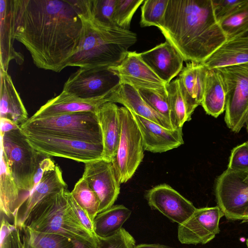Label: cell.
I'll use <instances>...</instances> for the list:
<instances>
[{
	"instance_id": "cell-1",
	"label": "cell",
	"mask_w": 248,
	"mask_h": 248,
	"mask_svg": "<svg viewBox=\"0 0 248 248\" xmlns=\"http://www.w3.org/2000/svg\"><path fill=\"white\" fill-rule=\"evenodd\" d=\"M15 39L33 63L60 72L68 66L80 42L81 0H12Z\"/></svg>"
},
{
	"instance_id": "cell-2",
	"label": "cell",
	"mask_w": 248,
	"mask_h": 248,
	"mask_svg": "<svg viewBox=\"0 0 248 248\" xmlns=\"http://www.w3.org/2000/svg\"><path fill=\"white\" fill-rule=\"evenodd\" d=\"M157 28L186 61L202 63L227 39L212 0H169Z\"/></svg>"
},
{
	"instance_id": "cell-3",
	"label": "cell",
	"mask_w": 248,
	"mask_h": 248,
	"mask_svg": "<svg viewBox=\"0 0 248 248\" xmlns=\"http://www.w3.org/2000/svg\"><path fill=\"white\" fill-rule=\"evenodd\" d=\"M82 24L80 42L68 66L110 68L119 64L137 41L130 30L106 24L96 18L81 0L79 15Z\"/></svg>"
},
{
	"instance_id": "cell-4",
	"label": "cell",
	"mask_w": 248,
	"mask_h": 248,
	"mask_svg": "<svg viewBox=\"0 0 248 248\" xmlns=\"http://www.w3.org/2000/svg\"><path fill=\"white\" fill-rule=\"evenodd\" d=\"M66 189L44 200L32 212L24 226L69 239L98 237L90 233L69 206L65 197Z\"/></svg>"
},
{
	"instance_id": "cell-5",
	"label": "cell",
	"mask_w": 248,
	"mask_h": 248,
	"mask_svg": "<svg viewBox=\"0 0 248 248\" xmlns=\"http://www.w3.org/2000/svg\"><path fill=\"white\" fill-rule=\"evenodd\" d=\"M0 138L1 150L20 190L22 205L32 189L33 177L40 162L47 156L31 145L20 128L5 133Z\"/></svg>"
},
{
	"instance_id": "cell-6",
	"label": "cell",
	"mask_w": 248,
	"mask_h": 248,
	"mask_svg": "<svg viewBox=\"0 0 248 248\" xmlns=\"http://www.w3.org/2000/svg\"><path fill=\"white\" fill-rule=\"evenodd\" d=\"M20 127L22 131L103 144L101 130L96 112H80L35 119L29 118Z\"/></svg>"
},
{
	"instance_id": "cell-7",
	"label": "cell",
	"mask_w": 248,
	"mask_h": 248,
	"mask_svg": "<svg viewBox=\"0 0 248 248\" xmlns=\"http://www.w3.org/2000/svg\"><path fill=\"white\" fill-rule=\"evenodd\" d=\"M121 133L117 154L112 161L119 184L127 182L134 174L144 157L140 132L132 113L119 107Z\"/></svg>"
},
{
	"instance_id": "cell-8",
	"label": "cell",
	"mask_w": 248,
	"mask_h": 248,
	"mask_svg": "<svg viewBox=\"0 0 248 248\" xmlns=\"http://www.w3.org/2000/svg\"><path fill=\"white\" fill-rule=\"evenodd\" d=\"M216 69L226 88L225 123L232 131L238 133L248 118V63Z\"/></svg>"
},
{
	"instance_id": "cell-9",
	"label": "cell",
	"mask_w": 248,
	"mask_h": 248,
	"mask_svg": "<svg viewBox=\"0 0 248 248\" xmlns=\"http://www.w3.org/2000/svg\"><path fill=\"white\" fill-rule=\"evenodd\" d=\"M22 131L31 145L47 156L62 157L84 163L103 159V144L41 133Z\"/></svg>"
},
{
	"instance_id": "cell-10",
	"label": "cell",
	"mask_w": 248,
	"mask_h": 248,
	"mask_svg": "<svg viewBox=\"0 0 248 248\" xmlns=\"http://www.w3.org/2000/svg\"><path fill=\"white\" fill-rule=\"evenodd\" d=\"M248 172L227 169L217 179L215 196L217 204L229 220H242L248 206Z\"/></svg>"
},
{
	"instance_id": "cell-11",
	"label": "cell",
	"mask_w": 248,
	"mask_h": 248,
	"mask_svg": "<svg viewBox=\"0 0 248 248\" xmlns=\"http://www.w3.org/2000/svg\"><path fill=\"white\" fill-rule=\"evenodd\" d=\"M121 84L119 76L109 68H79L65 82L63 91L83 98L110 94Z\"/></svg>"
},
{
	"instance_id": "cell-12",
	"label": "cell",
	"mask_w": 248,
	"mask_h": 248,
	"mask_svg": "<svg viewBox=\"0 0 248 248\" xmlns=\"http://www.w3.org/2000/svg\"><path fill=\"white\" fill-rule=\"evenodd\" d=\"M223 216L218 206L196 208L186 221L178 225V240L187 245L209 242L219 232V221Z\"/></svg>"
},
{
	"instance_id": "cell-13",
	"label": "cell",
	"mask_w": 248,
	"mask_h": 248,
	"mask_svg": "<svg viewBox=\"0 0 248 248\" xmlns=\"http://www.w3.org/2000/svg\"><path fill=\"white\" fill-rule=\"evenodd\" d=\"M84 164L82 178L87 181L100 201L99 213L113 205L120 193V185L111 161L101 159Z\"/></svg>"
},
{
	"instance_id": "cell-14",
	"label": "cell",
	"mask_w": 248,
	"mask_h": 248,
	"mask_svg": "<svg viewBox=\"0 0 248 248\" xmlns=\"http://www.w3.org/2000/svg\"><path fill=\"white\" fill-rule=\"evenodd\" d=\"M145 198L151 209L158 211L179 225L186 221L196 209L191 202L166 184L149 190Z\"/></svg>"
},
{
	"instance_id": "cell-15",
	"label": "cell",
	"mask_w": 248,
	"mask_h": 248,
	"mask_svg": "<svg viewBox=\"0 0 248 248\" xmlns=\"http://www.w3.org/2000/svg\"><path fill=\"white\" fill-rule=\"evenodd\" d=\"M120 78L121 84H127L138 89H161L163 82L142 60L140 53L128 51L122 62L110 67Z\"/></svg>"
},
{
	"instance_id": "cell-16",
	"label": "cell",
	"mask_w": 248,
	"mask_h": 248,
	"mask_svg": "<svg viewBox=\"0 0 248 248\" xmlns=\"http://www.w3.org/2000/svg\"><path fill=\"white\" fill-rule=\"evenodd\" d=\"M60 167H55L45 173L39 183L32 189L28 197L16 213L13 224L23 227L33 210L49 196L67 189Z\"/></svg>"
},
{
	"instance_id": "cell-17",
	"label": "cell",
	"mask_w": 248,
	"mask_h": 248,
	"mask_svg": "<svg viewBox=\"0 0 248 248\" xmlns=\"http://www.w3.org/2000/svg\"><path fill=\"white\" fill-rule=\"evenodd\" d=\"M132 114L141 135L144 150L161 153L184 144L182 127L167 129L154 122Z\"/></svg>"
},
{
	"instance_id": "cell-18",
	"label": "cell",
	"mask_w": 248,
	"mask_h": 248,
	"mask_svg": "<svg viewBox=\"0 0 248 248\" xmlns=\"http://www.w3.org/2000/svg\"><path fill=\"white\" fill-rule=\"evenodd\" d=\"M110 94L99 98L87 99L62 91L59 95L48 100L29 119L80 112H96L102 105L109 102Z\"/></svg>"
},
{
	"instance_id": "cell-19",
	"label": "cell",
	"mask_w": 248,
	"mask_h": 248,
	"mask_svg": "<svg viewBox=\"0 0 248 248\" xmlns=\"http://www.w3.org/2000/svg\"><path fill=\"white\" fill-rule=\"evenodd\" d=\"M140 56L144 62L166 84L179 74L183 68V58L167 41L140 53Z\"/></svg>"
},
{
	"instance_id": "cell-20",
	"label": "cell",
	"mask_w": 248,
	"mask_h": 248,
	"mask_svg": "<svg viewBox=\"0 0 248 248\" xmlns=\"http://www.w3.org/2000/svg\"><path fill=\"white\" fill-rule=\"evenodd\" d=\"M208 69L202 63H186L179 74L180 90L185 100L188 117L201 105Z\"/></svg>"
},
{
	"instance_id": "cell-21",
	"label": "cell",
	"mask_w": 248,
	"mask_h": 248,
	"mask_svg": "<svg viewBox=\"0 0 248 248\" xmlns=\"http://www.w3.org/2000/svg\"><path fill=\"white\" fill-rule=\"evenodd\" d=\"M101 130L103 159L112 162L117 152L121 133L119 107L111 102L102 105L96 112Z\"/></svg>"
},
{
	"instance_id": "cell-22",
	"label": "cell",
	"mask_w": 248,
	"mask_h": 248,
	"mask_svg": "<svg viewBox=\"0 0 248 248\" xmlns=\"http://www.w3.org/2000/svg\"><path fill=\"white\" fill-rule=\"evenodd\" d=\"M109 102L120 103L132 113L167 129L177 128L165 117L152 108L141 97L138 90L129 84H121L111 93Z\"/></svg>"
},
{
	"instance_id": "cell-23",
	"label": "cell",
	"mask_w": 248,
	"mask_h": 248,
	"mask_svg": "<svg viewBox=\"0 0 248 248\" xmlns=\"http://www.w3.org/2000/svg\"><path fill=\"white\" fill-rule=\"evenodd\" d=\"M202 63L209 70L248 63V32L227 39Z\"/></svg>"
},
{
	"instance_id": "cell-24",
	"label": "cell",
	"mask_w": 248,
	"mask_h": 248,
	"mask_svg": "<svg viewBox=\"0 0 248 248\" xmlns=\"http://www.w3.org/2000/svg\"><path fill=\"white\" fill-rule=\"evenodd\" d=\"M0 119H10L20 126L28 113L7 71L0 69Z\"/></svg>"
},
{
	"instance_id": "cell-25",
	"label": "cell",
	"mask_w": 248,
	"mask_h": 248,
	"mask_svg": "<svg viewBox=\"0 0 248 248\" xmlns=\"http://www.w3.org/2000/svg\"><path fill=\"white\" fill-rule=\"evenodd\" d=\"M12 0H0V69L7 71L9 62L16 60L18 64L24 62L23 56L16 51L13 44L15 40L12 16Z\"/></svg>"
},
{
	"instance_id": "cell-26",
	"label": "cell",
	"mask_w": 248,
	"mask_h": 248,
	"mask_svg": "<svg viewBox=\"0 0 248 248\" xmlns=\"http://www.w3.org/2000/svg\"><path fill=\"white\" fill-rule=\"evenodd\" d=\"M21 205L20 190L9 170L5 155L1 150L0 179V215L12 219Z\"/></svg>"
},
{
	"instance_id": "cell-27",
	"label": "cell",
	"mask_w": 248,
	"mask_h": 248,
	"mask_svg": "<svg viewBox=\"0 0 248 248\" xmlns=\"http://www.w3.org/2000/svg\"><path fill=\"white\" fill-rule=\"evenodd\" d=\"M226 91L222 76L217 69H208L202 106L215 118L225 110Z\"/></svg>"
},
{
	"instance_id": "cell-28",
	"label": "cell",
	"mask_w": 248,
	"mask_h": 248,
	"mask_svg": "<svg viewBox=\"0 0 248 248\" xmlns=\"http://www.w3.org/2000/svg\"><path fill=\"white\" fill-rule=\"evenodd\" d=\"M131 211L123 205H113L96 215L93 220L95 234L107 238L115 235L129 218Z\"/></svg>"
},
{
	"instance_id": "cell-29",
	"label": "cell",
	"mask_w": 248,
	"mask_h": 248,
	"mask_svg": "<svg viewBox=\"0 0 248 248\" xmlns=\"http://www.w3.org/2000/svg\"><path fill=\"white\" fill-rule=\"evenodd\" d=\"M20 229L23 248H73L70 239L64 236L38 232L27 226Z\"/></svg>"
},
{
	"instance_id": "cell-30",
	"label": "cell",
	"mask_w": 248,
	"mask_h": 248,
	"mask_svg": "<svg viewBox=\"0 0 248 248\" xmlns=\"http://www.w3.org/2000/svg\"><path fill=\"white\" fill-rule=\"evenodd\" d=\"M137 90L141 97L152 108L165 117L175 128H178L171 111L166 87L161 89L139 88Z\"/></svg>"
},
{
	"instance_id": "cell-31",
	"label": "cell",
	"mask_w": 248,
	"mask_h": 248,
	"mask_svg": "<svg viewBox=\"0 0 248 248\" xmlns=\"http://www.w3.org/2000/svg\"><path fill=\"white\" fill-rule=\"evenodd\" d=\"M72 196L78 203L87 212L91 221L98 213L100 201L88 183L83 178L75 185L71 192Z\"/></svg>"
},
{
	"instance_id": "cell-32",
	"label": "cell",
	"mask_w": 248,
	"mask_h": 248,
	"mask_svg": "<svg viewBox=\"0 0 248 248\" xmlns=\"http://www.w3.org/2000/svg\"><path fill=\"white\" fill-rule=\"evenodd\" d=\"M166 88L176 125L177 127H182L186 122L191 119L188 117L186 104L180 90L178 79L167 84Z\"/></svg>"
},
{
	"instance_id": "cell-33",
	"label": "cell",
	"mask_w": 248,
	"mask_h": 248,
	"mask_svg": "<svg viewBox=\"0 0 248 248\" xmlns=\"http://www.w3.org/2000/svg\"><path fill=\"white\" fill-rule=\"evenodd\" d=\"M169 0H146L141 7L140 24L142 27H158L165 14Z\"/></svg>"
},
{
	"instance_id": "cell-34",
	"label": "cell",
	"mask_w": 248,
	"mask_h": 248,
	"mask_svg": "<svg viewBox=\"0 0 248 248\" xmlns=\"http://www.w3.org/2000/svg\"><path fill=\"white\" fill-rule=\"evenodd\" d=\"M143 0H116L113 21L118 27L129 30L131 21L136 10Z\"/></svg>"
},
{
	"instance_id": "cell-35",
	"label": "cell",
	"mask_w": 248,
	"mask_h": 248,
	"mask_svg": "<svg viewBox=\"0 0 248 248\" xmlns=\"http://www.w3.org/2000/svg\"><path fill=\"white\" fill-rule=\"evenodd\" d=\"M227 39L248 31V3L234 15L220 23Z\"/></svg>"
},
{
	"instance_id": "cell-36",
	"label": "cell",
	"mask_w": 248,
	"mask_h": 248,
	"mask_svg": "<svg viewBox=\"0 0 248 248\" xmlns=\"http://www.w3.org/2000/svg\"><path fill=\"white\" fill-rule=\"evenodd\" d=\"M0 248H23L20 229L0 215Z\"/></svg>"
},
{
	"instance_id": "cell-37",
	"label": "cell",
	"mask_w": 248,
	"mask_h": 248,
	"mask_svg": "<svg viewBox=\"0 0 248 248\" xmlns=\"http://www.w3.org/2000/svg\"><path fill=\"white\" fill-rule=\"evenodd\" d=\"M90 13L98 20L106 24L117 27L113 21L116 0H85Z\"/></svg>"
},
{
	"instance_id": "cell-38",
	"label": "cell",
	"mask_w": 248,
	"mask_h": 248,
	"mask_svg": "<svg viewBox=\"0 0 248 248\" xmlns=\"http://www.w3.org/2000/svg\"><path fill=\"white\" fill-rule=\"evenodd\" d=\"M214 12L219 23L234 15L248 3V0H212Z\"/></svg>"
},
{
	"instance_id": "cell-39",
	"label": "cell",
	"mask_w": 248,
	"mask_h": 248,
	"mask_svg": "<svg viewBox=\"0 0 248 248\" xmlns=\"http://www.w3.org/2000/svg\"><path fill=\"white\" fill-rule=\"evenodd\" d=\"M99 238V248H134L136 241L126 230L122 228L115 235Z\"/></svg>"
},
{
	"instance_id": "cell-40",
	"label": "cell",
	"mask_w": 248,
	"mask_h": 248,
	"mask_svg": "<svg viewBox=\"0 0 248 248\" xmlns=\"http://www.w3.org/2000/svg\"><path fill=\"white\" fill-rule=\"evenodd\" d=\"M227 169L236 171L248 172V141L232 150Z\"/></svg>"
},
{
	"instance_id": "cell-41",
	"label": "cell",
	"mask_w": 248,
	"mask_h": 248,
	"mask_svg": "<svg viewBox=\"0 0 248 248\" xmlns=\"http://www.w3.org/2000/svg\"><path fill=\"white\" fill-rule=\"evenodd\" d=\"M64 194L68 204L80 222L93 236L97 237L94 232L93 223L87 212L78 203L67 189L65 190Z\"/></svg>"
},
{
	"instance_id": "cell-42",
	"label": "cell",
	"mask_w": 248,
	"mask_h": 248,
	"mask_svg": "<svg viewBox=\"0 0 248 248\" xmlns=\"http://www.w3.org/2000/svg\"><path fill=\"white\" fill-rule=\"evenodd\" d=\"M73 248H99V238L76 237L70 239Z\"/></svg>"
},
{
	"instance_id": "cell-43",
	"label": "cell",
	"mask_w": 248,
	"mask_h": 248,
	"mask_svg": "<svg viewBox=\"0 0 248 248\" xmlns=\"http://www.w3.org/2000/svg\"><path fill=\"white\" fill-rule=\"evenodd\" d=\"M20 128L19 125L16 124L10 119L6 118L0 119V136H2L5 133Z\"/></svg>"
},
{
	"instance_id": "cell-44",
	"label": "cell",
	"mask_w": 248,
	"mask_h": 248,
	"mask_svg": "<svg viewBox=\"0 0 248 248\" xmlns=\"http://www.w3.org/2000/svg\"><path fill=\"white\" fill-rule=\"evenodd\" d=\"M134 248H174L158 244H140L136 245Z\"/></svg>"
},
{
	"instance_id": "cell-45",
	"label": "cell",
	"mask_w": 248,
	"mask_h": 248,
	"mask_svg": "<svg viewBox=\"0 0 248 248\" xmlns=\"http://www.w3.org/2000/svg\"><path fill=\"white\" fill-rule=\"evenodd\" d=\"M242 223H248V206L245 209L242 218Z\"/></svg>"
},
{
	"instance_id": "cell-46",
	"label": "cell",
	"mask_w": 248,
	"mask_h": 248,
	"mask_svg": "<svg viewBox=\"0 0 248 248\" xmlns=\"http://www.w3.org/2000/svg\"><path fill=\"white\" fill-rule=\"evenodd\" d=\"M246 129L247 130V132L248 134V118L247 121L246 122Z\"/></svg>"
},
{
	"instance_id": "cell-47",
	"label": "cell",
	"mask_w": 248,
	"mask_h": 248,
	"mask_svg": "<svg viewBox=\"0 0 248 248\" xmlns=\"http://www.w3.org/2000/svg\"><path fill=\"white\" fill-rule=\"evenodd\" d=\"M246 245H247V248H248V238H247V239L246 240Z\"/></svg>"
},
{
	"instance_id": "cell-48",
	"label": "cell",
	"mask_w": 248,
	"mask_h": 248,
	"mask_svg": "<svg viewBox=\"0 0 248 248\" xmlns=\"http://www.w3.org/2000/svg\"><path fill=\"white\" fill-rule=\"evenodd\" d=\"M247 180H248V176L247 177Z\"/></svg>"
},
{
	"instance_id": "cell-49",
	"label": "cell",
	"mask_w": 248,
	"mask_h": 248,
	"mask_svg": "<svg viewBox=\"0 0 248 248\" xmlns=\"http://www.w3.org/2000/svg\"></svg>"
}]
</instances>
